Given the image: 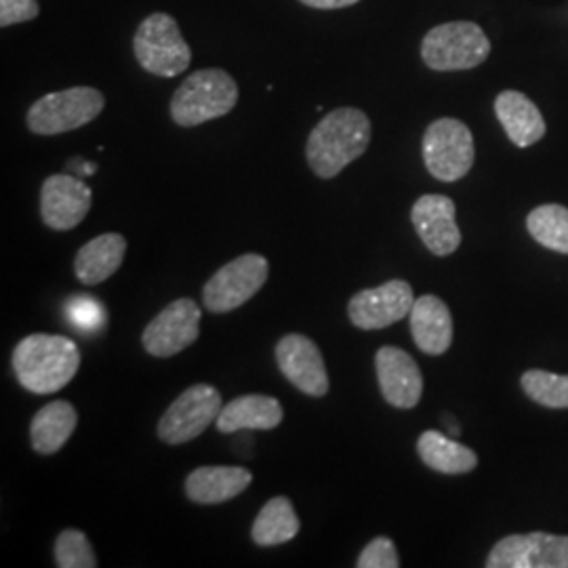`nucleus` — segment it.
<instances>
[{
  "label": "nucleus",
  "mask_w": 568,
  "mask_h": 568,
  "mask_svg": "<svg viewBox=\"0 0 568 568\" xmlns=\"http://www.w3.org/2000/svg\"><path fill=\"white\" fill-rule=\"evenodd\" d=\"M417 453L429 469L447 476L467 474L478 466V455L438 429H427L417 440Z\"/></svg>",
  "instance_id": "obj_23"
},
{
  "label": "nucleus",
  "mask_w": 568,
  "mask_h": 568,
  "mask_svg": "<svg viewBox=\"0 0 568 568\" xmlns=\"http://www.w3.org/2000/svg\"><path fill=\"white\" fill-rule=\"evenodd\" d=\"M236 102V81L222 68H206L180 84L171 100V119L180 126H199L230 114Z\"/></svg>",
  "instance_id": "obj_3"
},
{
  "label": "nucleus",
  "mask_w": 568,
  "mask_h": 568,
  "mask_svg": "<svg viewBox=\"0 0 568 568\" xmlns=\"http://www.w3.org/2000/svg\"><path fill=\"white\" fill-rule=\"evenodd\" d=\"M68 169H70L72 173H77V178H81V175H95L98 164L87 163V161H82V159H74V161L68 163Z\"/></svg>",
  "instance_id": "obj_32"
},
{
  "label": "nucleus",
  "mask_w": 568,
  "mask_h": 568,
  "mask_svg": "<svg viewBox=\"0 0 568 568\" xmlns=\"http://www.w3.org/2000/svg\"><path fill=\"white\" fill-rule=\"evenodd\" d=\"M283 405L274 396L246 394L222 408L215 426L222 434L243 429H274L283 424Z\"/></svg>",
  "instance_id": "obj_20"
},
{
  "label": "nucleus",
  "mask_w": 568,
  "mask_h": 568,
  "mask_svg": "<svg viewBox=\"0 0 568 568\" xmlns=\"http://www.w3.org/2000/svg\"><path fill=\"white\" fill-rule=\"evenodd\" d=\"M39 13H41L39 0H0V26L2 28L32 21Z\"/></svg>",
  "instance_id": "obj_29"
},
{
  "label": "nucleus",
  "mask_w": 568,
  "mask_h": 568,
  "mask_svg": "<svg viewBox=\"0 0 568 568\" xmlns=\"http://www.w3.org/2000/svg\"><path fill=\"white\" fill-rule=\"evenodd\" d=\"M300 518L295 506L288 497H274L260 509L253 527H251V539L260 548H274L293 541L300 535Z\"/></svg>",
  "instance_id": "obj_24"
},
{
  "label": "nucleus",
  "mask_w": 568,
  "mask_h": 568,
  "mask_svg": "<svg viewBox=\"0 0 568 568\" xmlns=\"http://www.w3.org/2000/svg\"><path fill=\"white\" fill-rule=\"evenodd\" d=\"M495 114L508 133L509 142L528 148L546 135V121L539 108L520 91H504L495 100Z\"/></svg>",
  "instance_id": "obj_19"
},
{
  "label": "nucleus",
  "mask_w": 568,
  "mask_h": 568,
  "mask_svg": "<svg viewBox=\"0 0 568 568\" xmlns=\"http://www.w3.org/2000/svg\"><path fill=\"white\" fill-rule=\"evenodd\" d=\"M55 565L60 568L98 567L95 551L91 548L89 537L82 530H77V528L61 530L60 537L55 541Z\"/></svg>",
  "instance_id": "obj_27"
},
{
  "label": "nucleus",
  "mask_w": 568,
  "mask_h": 568,
  "mask_svg": "<svg viewBox=\"0 0 568 568\" xmlns=\"http://www.w3.org/2000/svg\"><path fill=\"white\" fill-rule=\"evenodd\" d=\"M68 314H70L72 323L81 328H95V326H102L103 323L102 305L93 300H84V297L74 300L68 307Z\"/></svg>",
  "instance_id": "obj_30"
},
{
  "label": "nucleus",
  "mask_w": 568,
  "mask_h": 568,
  "mask_svg": "<svg viewBox=\"0 0 568 568\" xmlns=\"http://www.w3.org/2000/svg\"><path fill=\"white\" fill-rule=\"evenodd\" d=\"M371 143V121L358 108H337L318 122L305 145L310 169L321 180L337 178Z\"/></svg>",
  "instance_id": "obj_1"
},
{
  "label": "nucleus",
  "mask_w": 568,
  "mask_h": 568,
  "mask_svg": "<svg viewBox=\"0 0 568 568\" xmlns=\"http://www.w3.org/2000/svg\"><path fill=\"white\" fill-rule=\"evenodd\" d=\"M487 568H568V537L551 532L509 535L490 549Z\"/></svg>",
  "instance_id": "obj_10"
},
{
  "label": "nucleus",
  "mask_w": 568,
  "mask_h": 568,
  "mask_svg": "<svg viewBox=\"0 0 568 568\" xmlns=\"http://www.w3.org/2000/svg\"><path fill=\"white\" fill-rule=\"evenodd\" d=\"M93 203V192L77 175H51L41 187L42 224L68 232L81 224Z\"/></svg>",
  "instance_id": "obj_14"
},
{
  "label": "nucleus",
  "mask_w": 568,
  "mask_h": 568,
  "mask_svg": "<svg viewBox=\"0 0 568 568\" xmlns=\"http://www.w3.org/2000/svg\"><path fill=\"white\" fill-rule=\"evenodd\" d=\"M201 307L182 297L166 305L163 312L143 328V349L154 358H171L199 339Z\"/></svg>",
  "instance_id": "obj_11"
},
{
  "label": "nucleus",
  "mask_w": 568,
  "mask_h": 568,
  "mask_svg": "<svg viewBox=\"0 0 568 568\" xmlns=\"http://www.w3.org/2000/svg\"><path fill=\"white\" fill-rule=\"evenodd\" d=\"M424 163L438 182L464 180L476 159L474 135L457 119H438L432 122L424 135Z\"/></svg>",
  "instance_id": "obj_7"
},
{
  "label": "nucleus",
  "mask_w": 568,
  "mask_h": 568,
  "mask_svg": "<svg viewBox=\"0 0 568 568\" xmlns=\"http://www.w3.org/2000/svg\"><path fill=\"white\" fill-rule=\"evenodd\" d=\"M410 335L427 356H443L453 344V316L447 304L436 295L415 300L410 310Z\"/></svg>",
  "instance_id": "obj_18"
},
{
  "label": "nucleus",
  "mask_w": 568,
  "mask_h": 568,
  "mask_svg": "<svg viewBox=\"0 0 568 568\" xmlns=\"http://www.w3.org/2000/svg\"><path fill=\"white\" fill-rule=\"evenodd\" d=\"M276 363L284 377L305 396L323 398L328 394V373L321 347L310 337L288 333L276 345Z\"/></svg>",
  "instance_id": "obj_13"
},
{
  "label": "nucleus",
  "mask_w": 568,
  "mask_h": 568,
  "mask_svg": "<svg viewBox=\"0 0 568 568\" xmlns=\"http://www.w3.org/2000/svg\"><path fill=\"white\" fill-rule=\"evenodd\" d=\"M224 408L222 394L217 387L196 384L182 392L173 405L164 410L159 422V438L164 445L178 447L199 438L206 427L217 422Z\"/></svg>",
  "instance_id": "obj_9"
},
{
  "label": "nucleus",
  "mask_w": 568,
  "mask_h": 568,
  "mask_svg": "<svg viewBox=\"0 0 568 568\" xmlns=\"http://www.w3.org/2000/svg\"><path fill=\"white\" fill-rule=\"evenodd\" d=\"M77 424H79V413L68 400H55L42 406L30 426L32 448L44 457L60 453L70 440V436L74 434Z\"/></svg>",
  "instance_id": "obj_22"
},
{
  "label": "nucleus",
  "mask_w": 568,
  "mask_h": 568,
  "mask_svg": "<svg viewBox=\"0 0 568 568\" xmlns=\"http://www.w3.org/2000/svg\"><path fill=\"white\" fill-rule=\"evenodd\" d=\"M103 105L105 100L98 89L72 87L42 95L30 105L26 122L37 135H61L95 121L102 114Z\"/></svg>",
  "instance_id": "obj_5"
},
{
  "label": "nucleus",
  "mask_w": 568,
  "mask_h": 568,
  "mask_svg": "<svg viewBox=\"0 0 568 568\" xmlns=\"http://www.w3.org/2000/svg\"><path fill=\"white\" fill-rule=\"evenodd\" d=\"M358 568H398L400 560H398V551L392 539L387 537H377L366 546L361 556H358Z\"/></svg>",
  "instance_id": "obj_28"
},
{
  "label": "nucleus",
  "mask_w": 568,
  "mask_h": 568,
  "mask_svg": "<svg viewBox=\"0 0 568 568\" xmlns=\"http://www.w3.org/2000/svg\"><path fill=\"white\" fill-rule=\"evenodd\" d=\"M490 41L474 21H448L432 28L422 42V58L436 72L471 70L485 63Z\"/></svg>",
  "instance_id": "obj_4"
},
{
  "label": "nucleus",
  "mask_w": 568,
  "mask_h": 568,
  "mask_svg": "<svg viewBox=\"0 0 568 568\" xmlns=\"http://www.w3.org/2000/svg\"><path fill=\"white\" fill-rule=\"evenodd\" d=\"M126 255V239L116 232L102 234L87 244H82L74 257L77 278L87 286L102 284L116 274Z\"/></svg>",
  "instance_id": "obj_21"
},
{
  "label": "nucleus",
  "mask_w": 568,
  "mask_h": 568,
  "mask_svg": "<svg viewBox=\"0 0 568 568\" xmlns=\"http://www.w3.org/2000/svg\"><path fill=\"white\" fill-rule=\"evenodd\" d=\"M520 386L528 398L537 405L548 406V408H568V375H556L548 371L530 368L523 375Z\"/></svg>",
  "instance_id": "obj_26"
},
{
  "label": "nucleus",
  "mask_w": 568,
  "mask_h": 568,
  "mask_svg": "<svg viewBox=\"0 0 568 568\" xmlns=\"http://www.w3.org/2000/svg\"><path fill=\"white\" fill-rule=\"evenodd\" d=\"M413 304V286L406 281H389L375 288L358 291L347 304V316L356 328L377 331L403 321L410 314Z\"/></svg>",
  "instance_id": "obj_12"
},
{
  "label": "nucleus",
  "mask_w": 568,
  "mask_h": 568,
  "mask_svg": "<svg viewBox=\"0 0 568 568\" xmlns=\"http://www.w3.org/2000/svg\"><path fill=\"white\" fill-rule=\"evenodd\" d=\"M377 382L387 405L394 408H415L424 394V375L405 349L384 345L375 356Z\"/></svg>",
  "instance_id": "obj_15"
},
{
  "label": "nucleus",
  "mask_w": 568,
  "mask_h": 568,
  "mask_svg": "<svg viewBox=\"0 0 568 568\" xmlns=\"http://www.w3.org/2000/svg\"><path fill=\"white\" fill-rule=\"evenodd\" d=\"M455 213V203L443 194H426L413 204L410 222L419 239L436 257H447L462 244V230Z\"/></svg>",
  "instance_id": "obj_16"
},
{
  "label": "nucleus",
  "mask_w": 568,
  "mask_h": 568,
  "mask_svg": "<svg viewBox=\"0 0 568 568\" xmlns=\"http://www.w3.org/2000/svg\"><path fill=\"white\" fill-rule=\"evenodd\" d=\"M13 371L26 392L53 394L68 386L81 366L79 345L61 335L37 333L13 349Z\"/></svg>",
  "instance_id": "obj_2"
},
{
  "label": "nucleus",
  "mask_w": 568,
  "mask_h": 568,
  "mask_svg": "<svg viewBox=\"0 0 568 568\" xmlns=\"http://www.w3.org/2000/svg\"><path fill=\"white\" fill-rule=\"evenodd\" d=\"M528 234L549 251L568 255V209L562 204H541L527 217Z\"/></svg>",
  "instance_id": "obj_25"
},
{
  "label": "nucleus",
  "mask_w": 568,
  "mask_h": 568,
  "mask_svg": "<svg viewBox=\"0 0 568 568\" xmlns=\"http://www.w3.org/2000/svg\"><path fill=\"white\" fill-rule=\"evenodd\" d=\"M253 483V474L239 466L196 467L185 478V497L199 506H220L239 497Z\"/></svg>",
  "instance_id": "obj_17"
},
{
  "label": "nucleus",
  "mask_w": 568,
  "mask_h": 568,
  "mask_svg": "<svg viewBox=\"0 0 568 568\" xmlns=\"http://www.w3.org/2000/svg\"><path fill=\"white\" fill-rule=\"evenodd\" d=\"M270 274L264 255L244 253L220 267L203 288L204 307L213 314H227L253 300Z\"/></svg>",
  "instance_id": "obj_8"
},
{
  "label": "nucleus",
  "mask_w": 568,
  "mask_h": 568,
  "mask_svg": "<svg viewBox=\"0 0 568 568\" xmlns=\"http://www.w3.org/2000/svg\"><path fill=\"white\" fill-rule=\"evenodd\" d=\"M133 51L145 72L163 79L182 74L192 61V49L183 41L178 21L166 13H152L140 23Z\"/></svg>",
  "instance_id": "obj_6"
},
{
  "label": "nucleus",
  "mask_w": 568,
  "mask_h": 568,
  "mask_svg": "<svg viewBox=\"0 0 568 568\" xmlns=\"http://www.w3.org/2000/svg\"><path fill=\"white\" fill-rule=\"evenodd\" d=\"M312 9H344V7H352L358 0H300Z\"/></svg>",
  "instance_id": "obj_31"
}]
</instances>
